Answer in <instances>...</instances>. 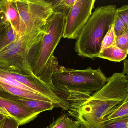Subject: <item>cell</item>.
Returning <instances> with one entry per match:
<instances>
[{
	"label": "cell",
	"mask_w": 128,
	"mask_h": 128,
	"mask_svg": "<svg viewBox=\"0 0 128 128\" xmlns=\"http://www.w3.org/2000/svg\"><path fill=\"white\" fill-rule=\"evenodd\" d=\"M128 93V80L122 73H116L107 78L100 90L92 96L72 98L68 103L70 112H74L92 122L98 128H104V118L124 100Z\"/></svg>",
	"instance_id": "6da1fadb"
},
{
	"label": "cell",
	"mask_w": 128,
	"mask_h": 128,
	"mask_svg": "<svg viewBox=\"0 0 128 128\" xmlns=\"http://www.w3.org/2000/svg\"><path fill=\"white\" fill-rule=\"evenodd\" d=\"M45 31L46 26L19 37L16 41L0 52V70L34 75L32 71Z\"/></svg>",
	"instance_id": "7a4b0ae2"
},
{
	"label": "cell",
	"mask_w": 128,
	"mask_h": 128,
	"mask_svg": "<svg viewBox=\"0 0 128 128\" xmlns=\"http://www.w3.org/2000/svg\"><path fill=\"white\" fill-rule=\"evenodd\" d=\"M116 5L100 6L92 13L80 32L74 46L80 57L93 59L98 58L102 41L116 16Z\"/></svg>",
	"instance_id": "3957f363"
},
{
	"label": "cell",
	"mask_w": 128,
	"mask_h": 128,
	"mask_svg": "<svg viewBox=\"0 0 128 128\" xmlns=\"http://www.w3.org/2000/svg\"><path fill=\"white\" fill-rule=\"evenodd\" d=\"M107 80L100 67L80 70L59 66L52 76L54 89L68 94V98L78 95L91 96V93L102 88Z\"/></svg>",
	"instance_id": "277c9868"
},
{
	"label": "cell",
	"mask_w": 128,
	"mask_h": 128,
	"mask_svg": "<svg viewBox=\"0 0 128 128\" xmlns=\"http://www.w3.org/2000/svg\"><path fill=\"white\" fill-rule=\"evenodd\" d=\"M66 17L64 13L56 12L48 20L38 57L32 71L34 76L52 89V76L59 67L54 53L63 38Z\"/></svg>",
	"instance_id": "5b68a950"
},
{
	"label": "cell",
	"mask_w": 128,
	"mask_h": 128,
	"mask_svg": "<svg viewBox=\"0 0 128 128\" xmlns=\"http://www.w3.org/2000/svg\"><path fill=\"white\" fill-rule=\"evenodd\" d=\"M14 1L22 22L21 36L43 28L54 13L51 1L16 0Z\"/></svg>",
	"instance_id": "8992f818"
},
{
	"label": "cell",
	"mask_w": 128,
	"mask_h": 128,
	"mask_svg": "<svg viewBox=\"0 0 128 128\" xmlns=\"http://www.w3.org/2000/svg\"><path fill=\"white\" fill-rule=\"evenodd\" d=\"M95 0H76L66 17L63 38L77 39L92 14Z\"/></svg>",
	"instance_id": "52a82bcc"
},
{
	"label": "cell",
	"mask_w": 128,
	"mask_h": 128,
	"mask_svg": "<svg viewBox=\"0 0 128 128\" xmlns=\"http://www.w3.org/2000/svg\"><path fill=\"white\" fill-rule=\"evenodd\" d=\"M0 108L6 110L10 117L17 120L20 125L28 123L38 115L24 106L1 97H0Z\"/></svg>",
	"instance_id": "ba28073f"
},
{
	"label": "cell",
	"mask_w": 128,
	"mask_h": 128,
	"mask_svg": "<svg viewBox=\"0 0 128 128\" xmlns=\"http://www.w3.org/2000/svg\"><path fill=\"white\" fill-rule=\"evenodd\" d=\"M0 13L5 22L12 27L18 37L22 33V22L14 1H0Z\"/></svg>",
	"instance_id": "9c48e42d"
},
{
	"label": "cell",
	"mask_w": 128,
	"mask_h": 128,
	"mask_svg": "<svg viewBox=\"0 0 128 128\" xmlns=\"http://www.w3.org/2000/svg\"><path fill=\"white\" fill-rule=\"evenodd\" d=\"M9 96L40 100L54 103L49 98L38 93L21 89L0 82V97L6 98Z\"/></svg>",
	"instance_id": "30bf717a"
},
{
	"label": "cell",
	"mask_w": 128,
	"mask_h": 128,
	"mask_svg": "<svg viewBox=\"0 0 128 128\" xmlns=\"http://www.w3.org/2000/svg\"><path fill=\"white\" fill-rule=\"evenodd\" d=\"M7 99H10L24 106L38 115L42 112L52 110L56 106L53 102L13 96H10Z\"/></svg>",
	"instance_id": "8fae6325"
},
{
	"label": "cell",
	"mask_w": 128,
	"mask_h": 128,
	"mask_svg": "<svg viewBox=\"0 0 128 128\" xmlns=\"http://www.w3.org/2000/svg\"><path fill=\"white\" fill-rule=\"evenodd\" d=\"M128 53L115 46H112L100 52L98 58L107 59L111 61L120 62L124 60Z\"/></svg>",
	"instance_id": "7c38bea8"
},
{
	"label": "cell",
	"mask_w": 128,
	"mask_h": 128,
	"mask_svg": "<svg viewBox=\"0 0 128 128\" xmlns=\"http://www.w3.org/2000/svg\"><path fill=\"white\" fill-rule=\"evenodd\" d=\"M128 118V93L124 100L104 118V121Z\"/></svg>",
	"instance_id": "4fadbf2b"
},
{
	"label": "cell",
	"mask_w": 128,
	"mask_h": 128,
	"mask_svg": "<svg viewBox=\"0 0 128 128\" xmlns=\"http://www.w3.org/2000/svg\"><path fill=\"white\" fill-rule=\"evenodd\" d=\"M76 1V0H60L51 1L54 13L60 12L64 13L66 16Z\"/></svg>",
	"instance_id": "5bb4252c"
},
{
	"label": "cell",
	"mask_w": 128,
	"mask_h": 128,
	"mask_svg": "<svg viewBox=\"0 0 128 128\" xmlns=\"http://www.w3.org/2000/svg\"><path fill=\"white\" fill-rule=\"evenodd\" d=\"M74 122L68 116L62 114L47 128H72Z\"/></svg>",
	"instance_id": "9a60e30c"
},
{
	"label": "cell",
	"mask_w": 128,
	"mask_h": 128,
	"mask_svg": "<svg viewBox=\"0 0 128 128\" xmlns=\"http://www.w3.org/2000/svg\"><path fill=\"white\" fill-rule=\"evenodd\" d=\"M116 40V36L114 32L113 23L110 26L109 31L103 39L100 53L112 46H115Z\"/></svg>",
	"instance_id": "2e32d148"
},
{
	"label": "cell",
	"mask_w": 128,
	"mask_h": 128,
	"mask_svg": "<svg viewBox=\"0 0 128 128\" xmlns=\"http://www.w3.org/2000/svg\"><path fill=\"white\" fill-rule=\"evenodd\" d=\"M104 128H128V118L104 121Z\"/></svg>",
	"instance_id": "e0dca14e"
},
{
	"label": "cell",
	"mask_w": 128,
	"mask_h": 128,
	"mask_svg": "<svg viewBox=\"0 0 128 128\" xmlns=\"http://www.w3.org/2000/svg\"><path fill=\"white\" fill-rule=\"evenodd\" d=\"M113 25L116 37L123 35L128 32L127 26L116 16V14Z\"/></svg>",
	"instance_id": "ac0fdd59"
},
{
	"label": "cell",
	"mask_w": 128,
	"mask_h": 128,
	"mask_svg": "<svg viewBox=\"0 0 128 128\" xmlns=\"http://www.w3.org/2000/svg\"><path fill=\"white\" fill-rule=\"evenodd\" d=\"M77 120L74 121L72 128H98L92 122L84 119L81 116H77Z\"/></svg>",
	"instance_id": "d6986e66"
},
{
	"label": "cell",
	"mask_w": 128,
	"mask_h": 128,
	"mask_svg": "<svg viewBox=\"0 0 128 128\" xmlns=\"http://www.w3.org/2000/svg\"><path fill=\"white\" fill-rule=\"evenodd\" d=\"M116 46L128 53V32L123 35L116 37Z\"/></svg>",
	"instance_id": "ffe728a7"
},
{
	"label": "cell",
	"mask_w": 128,
	"mask_h": 128,
	"mask_svg": "<svg viewBox=\"0 0 128 128\" xmlns=\"http://www.w3.org/2000/svg\"><path fill=\"white\" fill-rule=\"evenodd\" d=\"M116 14L128 28V4L117 8Z\"/></svg>",
	"instance_id": "44dd1931"
},
{
	"label": "cell",
	"mask_w": 128,
	"mask_h": 128,
	"mask_svg": "<svg viewBox=\"0 0 128 128\" xmlns=\"http://www.w3.org/2000/svg\"><path fill=\"white\" fill-rule=\"evenodd\" d=\"M19 125L17 120L10 116H6L3 121L0 128H18Z\"/></svg>",
	"instance_id": "7402d4cb"
},
{
	"label": "cell",
	"mask_w": 128,
	"mask_h": 128,
	"mask_svg": "<svg viewBox=\"0 0 128 128\" xmlns=\"http://www.w3.org/2000/svg\"><path fill=\"white\" fill-rule=\"evenodd\" d=\"M124 66L122 73L124 74L128 73V59H125L124 61Z\"/></svg>",
	"instance_id": "603a6c76"
},
{
	"label": "cell",
	"mask_w": 128,
	"mask_h": 128,
	"mask_svg": "<svg viewBox=\"0 0 128 128\" xmlns=\"http://www.w3.org/2000/svg\"><path fill=\"white\" fill-rule=\"evenodd\" d=\"M0 113H2V114H3V115H4L7 116H10V115L8 114V113L6 110L1 108H0Z\"/></svg>",
	"instance_id": "cb8c5ba5"
},
{
	"label": "cell",
	"mask_w": 128,
	"mask_h": 128,
	"mask_svg": "<svg viewBox=\"0 0 128 128\" xmlns=\"http://www.w3.org/2000/svg\"><path fill=\"white\" fill-rule=\"evenodd\" d=\"M7 116L0 113V123L2 122Z\"/></svg>",
	"instance_id": "d4e9b609"
},
{
	"label": "cell",
	"mask_w": 128,
	"mask_h": 128,
	"mask_svg": "<svg viewBox=\"0 0 128 128\" xmlns=\"http://www.w3.org/2000/svg\"><path fill=\"white\" fill-rule=\"evenodd\" d=\"M125 75H126V77H127V79H128V73L126 74H125Z\"/></svg>",
	"instance_id": "484cf974"
},
{
	"label": "cell",
	"mask_w": 128,
	"mask_h": 128,
	"mask_svg": "<svg viewBox=\"0 0 128 128\" xmlns=\"http://www.w3.org/2000/svg\"><path fill=\"white\" fill-rule=\"evenodd\" d=\"M3 121H2V122H0V128H1V126L2 124V122H3Z\"/></svg>",
	"instance_id": "4316f807"
}]
</instances>
